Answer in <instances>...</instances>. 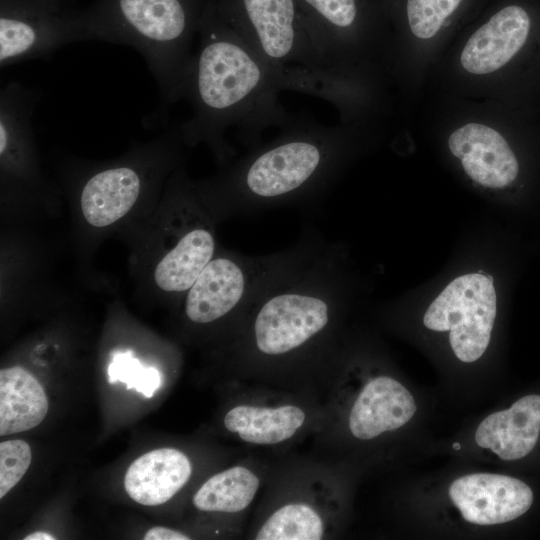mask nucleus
Listing matches in <instances>:
<instances>
[{"label": "nucleus", "instance_id": "21", "mask_svg": "<svg viewBox=\"0 0 540 540\" xmlns=\"http://www.w3.org/2000/svg\"><path fill=\"white\" fill-rule=\"evenodd\" d=\"M460 2L461 0H407V18L412 33L421 39L433 37Z\"/></svg>", "mask_w": 540, "mask_h": 540}, {"label": "nucleus", "instance_id": "8", "mask_svg": "<svg viewBox=\"0 0 540 540\" xmlns=\"http://www.w3.org/2000/svg\"><path fill=\"white\" fill-rule=\"evenodd\" d=\"M448 493L467 522L484 526L514 520L527 512L533 502V492L523 481L492 473L457 478Z\"/></svg>", "mask_w": 540, "mask_h": 540}, {"label": "nucleus", "instance_id": "19", "mask_svg": "<svg viewBox=\"0 0 540 540\" xmlns=\"http://www.w3.org/2000/svg\"><path fill=\"white\" fill-rule=\"evenodd\" d=\"M325 536V522L318 510L304 502L280 506L263 522L257 540H319Z\"/></svg>", "mask_w": 540, "mask_h": 540}, {"label": "nucleus", "instance_id": "22", "mask_svg": "<svg viewBox=\"0 0 540 540\" xmlns=\"http://www.w3.org/2000/svg\"><path fill=\"white\" fill-rule=\"evenodd\" d=\"M31 449L23 440L0 444V498H3L24 476L31 463Z\"/></svg>", "mask_w": 540, "mask_h": 540}, {"label": "nucleus", "instance_id": "3", "mask_svg": "<svg viewBox=\"0 0 540 540\" xmlns=\"http://www.w3.org/2000/svg\"><path fill=\"white\" fill-rule=\"evenodd\" d=\"M344 296L342 254L326 242L312 259L264 293L237 323L239 356L249 365L327 358Z\"/></svg>", "mask_w": 540, "mask_h": 540}, {"label": "nucleus", "instance_id": "5", "mask_svg": "<svg viewBox=\"0 0 540 540\" xmlns=\"http://www.w3.org/2000/svg\"><path fill=\"white\" fill-rule=\"evenodd\" d=\"M326 244L314 231L280 251L248 256L219 253L185 294L184 313L195 325H235L271 287L312 259Z\"/></svg>", "mask_w": 540, "mask_h": 540}, {"label": "nucleus", "instance_id": "1", "mask_svg": "<svg viewBox=\"0 0 540 540\" xmlns=\"http://www.w3.org/2000/svg\"><path fill=\"white\" fill-rule=\"evenodd\" d=\"M198 32L199 48L184 94L192 114L178 128L184 144L205 143L226 162L235 153L225 137L229 129L252 149L267 129L282 127L292 115L279 100L281 89L273 73L214 3L205 6Z\"/></svg>", "mask_w": 540, "mask_h": 540}, {"label": "nucleus", "instance_id": "11", "mask_svg": "<svg viewBox=\"0 0 540 540\" xmlns=\"http://www.w3.org/2000/svg\"><path fill=\"white\" fill-rule=\"evenodd\" d=\"M529 31L530 18L522 7L501 9L470 36L461 52L462 67L476 75L500 69L520 51Z\"/></svg>", "mask_w": 540, "mask_h": 540}, {"label": "nucleus", "instance_id": "2", "mask_svg": "<svg viewBox=\"0 0 540 540\" xmlns=\"http://www.w3.org/2000/svg\"><path fill=\"white\" fill-rule=\"evenodd\" d=\"M280 129L274 139L202 182V198L222 214L244 216L323 198L351 150V133L305 116H292Z\"/></svg>", "mask_w": 540, "mask_h": 540}, {"label": "nucleus", "instance_id": "4", "mask_svg": "<svg viewBox=\"0 0 540 540\" xmlns=\"http://www.w3.org/2000/svg\"><path fill=\"white\" fill-rule=\"evenodd\" d=\"M202 0H95L79 11V37L133 47L144 58L164 104L184 99Z\"/></svg>", "mask_w": 540, "mask_h": 540}, {"label": "nucleus", "instance_id": "6", "mask_svg": "<svg viewBox=\"0 0 540 540\" xmlns=\"http://www.w3.org/2000/svg\"><path fill=\"white\" fill-rule=\"evenodd\" d=\"M496 317L493 278L470 273L452 280L426 310L423 323L433 331H449V341L462 362L478 360L487 349Z\"/></svg>", "mask_w": 540, "mask_h": 540}, {"label": "nucleus", "instance_id": "13", "mask_svg": "<svg viewBox=\"0 0 540 540\" xmlns=\"http://www.w3.org/2000/svg\"><path fill=\"white\" fill-rule=\"evenodd\" d=\"M416 409L413 396L400 382L378 376L366 383L354 401L348 427L355 438L371 440L404 426Z\"/></svg>", "mask_w": 540, "mask_h": 540}, {"label": "nucleus", "instance_id": "10", "mask_svg": "<svg viewBox=\"0 0 540 540\" xmlns=\"http://www.w3.org/2000/svg\"><path fill=\"white\" fill-rule=\"evenodd\" d=\"M448 146L466 174L489 188H503L517 177V158L503 136L493 128L468 123L449 136Z\"/></svg>", "mask_w": 540, "mask_h": 540}, {"label": "nucleus", "instance_id": "9", "mask_svg": "<svg viewBox=\"0 0 540 540\" xmlns=\"http://www.w3.org/2000/svg\"><path fill=\"white\" fill-rule=\"evenodd\" d=\"M148 149L139 162L106 166L86 178L79 201L83 216L90 225L97 228L109 226L133 208L144 188L143 166L146 162L143 159Z\"/></svg>", "mask_w": 540, "mask_h": 540}, {"label": "nucleus", "instance_id": "24", "mask_svg": "<svg viewBox=\"0 0 540 540\" xmlns=\"http://www.w3.org/2000/svg\"><path fill=\"white\" fill-rule=\"evenodd\" d=\"M24 539L25 540H54L55 537L46 532L37 531L31 534H28Z\"/></svg>", "mask_w": 540, "mask_h": 540}, {"label": "nucleus", "instance_id": "23", "mask_svg": "<svg viewBox=\"0 0 540 540\" xmlns=\"http://www.w3.org/2000/svg\"><path fill=\"white\" fill-rule=\"evenodd\" d=\"M144 539L145 540H187V539H190V537L174 529H170L166 527H153L146 532Z\"/></svg>", "mask_w": 540, "mask_h": 540}, {"label": "nucleus", "instance_id": "25", "mask_svg": "<svg viewBox=\"0 0 540 540\" xmlns=\"http://www.w3.org/2000/svg\"><path fill=\"white\" fill-rule=\"evenodd\" d=\"M453 448H454L455 450H459V449L461 448V445H460L459 443H454V444H453Z\"/></svg>", "mask_w": 540, "mask_h": 540}, {"label": "nucleus", "instance_id": "12", "mask_svg": "<svg viewBox=\"0 0 540 540\" xmlns=\"http://www.w3.org/2000/svg\"><path fill=\"white\" fill-rule=\"evenodd\" d=\"M200 212L197 204L155 268V282L166 293L186 294L216 254L213 228Z\"/></svg>", "mask_w": 540, "mask_h": 540}, {"label": "nucleus", "instance_id": "14", "mask_svg": "<svg viewBox=\"0 0 540 540\" xmlns=\"http://www.w3.org/2000/svg\"><path fill=\"white\" fill-rule=\"evenodd\" d=\"M540 433V395H527L510 408L487 416L478 426L475 441L505 461L518 460L535 447Z\"/></svg>", "mask_w": 540, "mask_h": 540}, {"label": "nucleus", "instance_id": "15", "mask_svg": "<svg viewBox=\"0 0 540 540\" xmlns=\"http://www.w3.org/2000/svg\"><path fill=\"white\" fill-rule=\"evenodd\" d=\"M191 472V463L183 452L160 448L132 462L124 477V488L139 504L160 505L180 491Z\"/></svg>", "mask_w": 540, "mask_h": 540}, {"label": "nucleus", "instance_id": "20", "mask_svg": "<svg viewBox=\"0 0 540 540\" xmlns=\"http://www.w3.org/2000/svg\"><path fill=\"white\" fill-rule=\"evenodd\" d=\"M108 381L126 384L127 389H136L145 397H152L161 383L159 371L154 367L143 365L133 354L117 353L108 366Z\"/></svg>", "mask_w": 540, "mask_h": 540}, {"label": "nucleus", "instance_id": "18", "mask_svg": "<svg viewBox=\"0 0 540 540\" xmlns=\"http://www.w3.org/2000/svg\"><path fill=\"white\" fill-rule=\"evenodd\" d=\"M260 478L247 466L237 465L209 478L195 493L194 506L206 512L237 513L255 498Z\"/></svg>", "mask_w": 540, "mask_h": 540}, {"label": "nucleus", "instance_id": "16", "mask_svg": "<svg viewBox=\"0 0 540 540\" xmlns=\"http://www.w3.org/2000/svg\"><path fill=\"white\" fill-rule=\"evenodd\" d=\"M306 419L302 407L294 404H240L226 413L224 426L246 443L274 445L293 438L305 425Z\"/></svg>", "mask_w": 540, "mask_h": 540}, {"label": "nucleus", "instance_id": "17", "mask_svg": "<svg viewBox=\"0 0 540 540\" xmlns=\"http://www.w3.org/2000/svg\"><path fill=\"white\" fill-rule=\"evenodd\" d=\"M48 412V400L40 383L25 369L0 371V435L28 431Z\"/></svg>", "mask_w": 540, "mask_h": 540}, {"label": "nucleus", "instance_id": "7", "mask_svg": "<svg viewBox=\"0 0 540 540\" xmlns=\"http://www.w3.org/2000/svg\"><path fill=\"white\" fill-rule=\"evenodd\" d=\"M69 0H0V66L50 57L80 41Z\"/></svg>", "mask_w": 540, "mask_h": 540}]
</instances>
